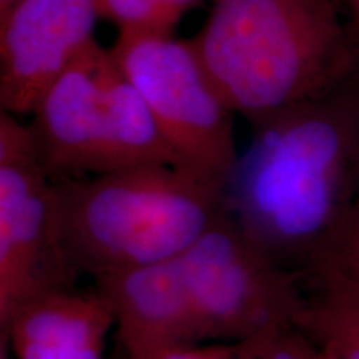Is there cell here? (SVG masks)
I'll return each mask as SVG.
<instances>
[{
	"label": "cell",
	"instance_id": "obj_4",
	"mask_svg": "<svg viewBox=\"0 0 359 359\" xmlns=\"http://www.w3.org/2000/svg\"><path fill=\"white\" fill-rule=\"evenodd\" d=\"M200 343H235L259 351L296 330L303 275L255 245L226 210L178 258Z\"/></svg>",
	"mask_w": 359,
	"mask_h": 359
},
{
	"label": "cell",
	"instance_id": "obj_2",
	"mask_svg": "<svg viewBox=\"0 0 359 359\" xmlns=\"http://www.w3.org/2000/svg\"><path fill=\"white\" fill-rule=\"evenodd\" d=\"M190 39L235 114L251 125L343 87L359 40L338 0H210Z\"/></svg>",
	"mask_w": 359,
	"mask_h": 359
},
{
	"label": "cell",
	"instance_id": "obj_6",
	"mask_svg": "<svg viewBox=\"0 0 359 359\" xmlns=\"http://www.w3.org/2000/svg\"><path fill=\"white\" fill-rule=\"evenodd\" d=\"M110 50L95 42L45 92L30 125L47 172L62 178L145 165L128 107L107 87Z\"/></svg>",
	"mask_w": 359,
	"mask_h": 359
},
{
	"label": "cell",
	"instance_id": "obj_11",
	"mask_svg": "<svg viewBox=\"0 0 359 359\" xmlns=\"http://www.w3.org/2000/svg\"><path fill=\"white\" fill-rule=\"evenodd\" d=\"M296 330L339 359H359V280L331 268L304 273Z\"/></svg>",
	"mask_w": 359,
	"mask_h": 359
},
{
	"label": "cell",
	"instance_id": "obj_15",
	"mask_svg": "<svg viewBox=\"0 0 359 359\" xmlns=\"http://www.w3.org/2000/svg\"><path fill=\"white\" fill-rule=\"evenodd\" d=\"M321 349L299 330H291L271 344L259 359H321Z\"/></svg>",
	"mask_w": 359,
	"mask_h": 359
},
{
	"label": "cell",
	"instance_id": "obj_3",
	"mask_svg": "<svg viewBox=\"0 0 359 359\" xmlns=\"http://www.w3.org/2000/svg\"><path fill=\"white\" fill-rule=\"evenodd\" d=\"M224 213V185L175 165L55 182L57 235L93 280L178 259Z\"/></svg>",
	"mask_w": 359,
	"mask_h": 359
},
{
	"label": "cell",
	"instance_id": "obj_21",
	"mask_svg": "<svg viewBox=\"0 0 359 359\" xmlns=\"http://www.w3.org/2000/svg\"><path fill=\"white\" fill-rule=\"evenodd\" d=\"M2 359H8V358L6 356V349H4V348H2Z\"/></svg>",
	"mask_w": 359,
	"mask_h": 359
},
{
	"label": "cell",
	"instance_id": "obj_16",
	"mask_svg": "<svg viewBox=\"0 0 359 359\" xmlns=\"http://www.w3.org/2000/svg\"><path fill=\"white\" fill-rule=\"evenodd\" d=\"M341 8H343L344 15L353 27L354 34L359 37V0H338Z\"/></svg>",
	"mask_w": 359,
	"mask_h": 359
},
{
	"label": "cell",
	"instance_id": "obj_5",
	"mask_svg": "<svg viewBox=\"0 0 359 359\" xmlns=\"http://www.w3.org/2000/svg\"><path fill=\"white\" fill-rule=\"evenodd\" d=\"M115 64L154 115L180 168L226 185L236 167L233 115L191 40L120 32Z\"/></svg>",
	"mask_w": 359,
	"mask_h": 359
},
{
	"label": "cell",
	"instance_id": "obj_14",
	"mask_svg": "<svg viewBox=\"0 0 359 359\" xmlns=\"http://www.w3.org/2000/svg\"><path fill=\"white\" fill-rule=\"evenodd\" d=\"M264 351L235 343H190L161 349L147 359H259Z\"/></svg>",
	"mask_w": 359,
	"mask_h": 359
},
{
	"label": "cell",
	"instance_id": "obj_10",
	"mask_svg": "<svg viewBox=\"0 0 359 359\" xmlns=\"http://www.w3.org/2000/svg\"><path fill=\"white\" fill-rule=\"evenodd\" d=\"M0 325L13 359H105L115 318L97 288L64 286L27 299Z\"/></svg>",
	"mask_w": 359,
	"mask_h": 359
},
{
	"label": "cell",
	"instance_id": "obj_9",
	"mask_svg": "<svg viewBox=\"0 0 359 359\" xmlns=\"http://www.w3.org/2000/svg\"><path fill=\"white\" fill-rule=\"evenodd\" d=\"M95 285L110 303L127 359L200 343L178 259L98 278Z\"/></svg>",
	"mask_w": 359,
	"mask_h": 359
},
{
	"label": "cell",
	"instance_id": "obj_13",
	"mask_svg": "<svg viewBox=\"0 0 359 359\" xmlns=\"http://www.w3.org/2000/svg\"><path fill=\"white\" fill-rule=\"evenodd\" d=\"M316 268H331L359 280V196L308 271Z\"/></svg>",
	"mask_w": 359,
	"mask_h": 359
},
{
	"label": "cell",
	"instance_id": "obj_20",
	"mask_svg": "<svg viewBox=\"0 0 359 359\" xmlns=\"http://www.w3.org/2000/svg\"><path fill=\"white\" fill-rule=\"evenodd\" d=\"M323 353V351H321ZM321 359H339V358H336V356H331V354H326V353H323V358Z\"/></svg>",
	"mask_w": 359,
	"mask_h": 359
},
{
	"label": "cell",
	"instance_id": "obj_12",
	"mask_svg": "<svg viewBox=\"0 0 359 359\" xmlns=\"http://www.w3.org/2000/svg\"><path fill=\"white\" fill-rule=\"evenodd\" d=\"M98 15L115 24L120 32L172 35L183 13L158 0H95Z\"/></svg>",
	"mask_w": 359,
	"mask_h": 359
},
{
	"label": "cell",
	"instance_id": "obj_8",
	"mask_svg": "<svg viewBox=\"0 0 359 359\" xmlns=\"http://www.w3.org/2000/svg\"><path fill=\"white\" fill-rule=\"evenodd\" d=\"M95 0H19L0 17V109L34 114L95 40Z\"/></svg>",
	"mask_w": 359,
	"mask_h": 359
},
{
	"label": "cell",
	"instance_id": "obj_19",
	"mask_svg": "<svg viewBox=\"0 0 359 359\" xmlns=\"http://www.w3.org/2000/svg\"><path fill=\"white\" fill-rule=\"evenodd\" d=\"M17 2H19V0H0V17L11 11V8L15 6Z\"/></svg>",
	"mask_w": 359,
	"mask_h": 359
},
{
	"label": "cell",
	"instance_id": "obj_18",
	"mask_svg": "<svg viewBox=\"0 0 359 359\" xmlns=\"http://www.w3.org/2000/svg\"><path fill=\"white\" fill-rule=\"evenodd\" d=\"M356 37H358V35H356ZM358 40H359V37H358ZM349 83H351V88L354 92V97H356L358 110H359V65H358L356 72H354V74L351 75V79H349Z\"/></svg>",
	"mask_w": 359,
	"mask_h": 359
},
{
	"label": "cell",
	"instance_id": "obj_17",
	"mask_svg": "<svg viewBox=\"0 0 359 359\" xmlns=\"http://www.w3.org/2000/svg\"><path fill=\"white\" fill-rule=\"evenodd\" d=\"M158 2L165 4V6L172 7L173 11H177V12L183 13V15H185V13L190 11V8L198 7L200 4L206 2V0H158ZM208 2H210V0H208Z\"/></svg>",
	"mask_w": 359,
	"mask_h": 359
},
{
	"label": "cell",
	"instance_id": "obj_1",
	"mask_svg": "<svg viewBox=\"0 0 359 359\" xmlns=\"http://www.w3.org/2000/svg\"><path fill=\"white\" fill-rule=\"evenodd\" d=\"M224 210L283 266L304 275L359 196V110L349 80L251 125Z\"/></svg>",
	"mask_w": 359,
	"mask_h": 359
},
{
	"label": "cell",
	"instance_id": "obj_7",
	"mask_svg": "<svg viewBox=\"0 0 359 359\" xmlns=\"http://www.w3.org/2000/svg\"><path fill=\"white\" fill-rule=\"evenodd\" d=\"M55 182L29 125L0 111V323L27 299L64 288Z\"/></svg>",
	"mask_w": 359,
	"mask_h": 359
}]
</instances>
